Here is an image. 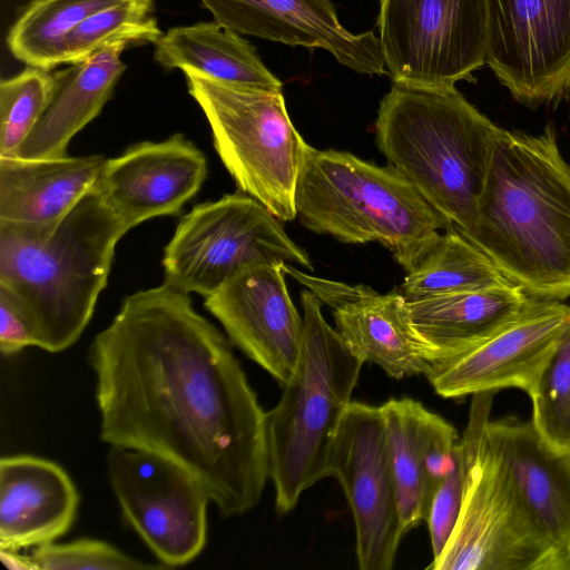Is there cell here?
I'll list each match as a JSON object with an SVG mask.
<instances>
[{"label":"cell","mask_w":570,"mask_h":570,"mask_svg":"<svg viewBox=\"0 0 570 570\" xmlns=\"http://www.w3.org/2000/svg\"><path fill=\"white\" fill-rule=\"evenodd\" d=\"M530 297L570 296V165L553 122L499 135L472 228L462 233Z\"/></svg>","instance_id":"cell-2"},{"label":"cell","mask_w":570,"mask_h":570,"mask_svg":"<svg viewBox=\"0 0 570 570\" xmlns=\"http://www.w3.org/2000/svg\"><path fill=\"white\" fill-rule=\"evenodd\" d=\"M204 154L185 136L145 141L106 160L96 187L129 230L145 220L176 215L202 187Z\"/></svg>","instance_id":"cell-17"},{"label":"cell","mask_w":570,"mask_h":570,"mask_svg":"<svg viewBox=\"0 0 570 570\" xmlns=\"http://www.w3.org/2000/svg\"><path fill=\"white\" fill-rule=\"evenodd\" d=\"M301 357L281 400L266 412L269 479L278 514L291 512L303 492L328 476L333 443L364 364L325 321L322 302L311 291L301 292Z\"/></svg>","instance_id":"cell-5"},{"label":"cell","mask_w":570,"mask_h":570,"mask_svg":"<svg viewBox=\"0 0 570 570\" xmlns=\"http://www.w3.org/2000/svg\"><path fill=\"white\" fill-rule=\"evenodd\" d=\"M485 63L524 107L557 105L570 87V0H489Z\"/></svg>","instance_id":"cell-13"},{"label":"cell","mask_w":570,"mask_h":570,"mask_svg":"<svg viewBox=\"0 0 570 570\" xmlns=\"http://www.w3.org/2000/svg\"><path fill=\"white\" fill-rule=\"evenodd\" d=\"M404 533L425 520L430 498L449 472L460 436L421 402L390 399L381 405Z\"/></svg>","instance_id":"cell-20"},{"label":"cell","mask_w":570,"mask_h":570,"mask_svg":"<svg viewBox=\"0 0 570 570\" xmlns=\"http://www.w3.org/2000/svg\"><path fill=\"white\" fill-rule=\"evenodd\" d=\"M377 24L395 83L454 88L487 65L489 0H380Z\"/></svg>","instance_id":"cell-10"},{"label":"cell","mask_w":570,"mask_h":570,"mask_svg":"<svg viewBox=\"0 0 570 570\" xmlns=\"http://www.w3.org/2000/svg\"><path fill=\"white\" fill-rule=\"evenodd\" d=\"M28 346H38L35 328L18 303L0 289V351L13 355Z\"/></svg>","instance_id":"cell-33"},{"label":"cell","mask_w":570,"mask_h":570,"mask_svg":"<svg viewBox=\"0 0 570 570\" xmlns=\"http://www.w3.org/2000/svg\"><path fill=\"white\" fill-rule=\"evenodd\" d=\"M511 284L478 246L449 226L406 272L400 291L407 302H415Z\"/></svg>","instance_id":"cell-26"},{"label":"cell","mask_w":570,"mask_h":570,"mask_svg":"<svg viewBox=\"0 0 570 570\" xmlns=\"http://www.w3.org/2000/svg\"><path fill=\"white\" fill-rule=\"evenodd\" d=\"M53 73L27 66L0 83V156H13L31 132L53 91Z\"/></svg>","instance_id":"cell-30"},{"label":"cell","mask_w":570,"mask_h":570,"mask_svg":"<svg viewBox=\"0 0 570 570\" xmlns=\"http://www.w3.org/2000/svg\"><path fill=\"white\" fill-rule=\"evenodd\" d=\"M466 475V455L462 439L453 463L432 493L425 515L433 560L442 553L453 531L461 509Z\"/></svg>","instance_id":"cell-32"},{"label":"cell","mask_w":570,"mask_h":570,"mask_svg":"<svg viewBox=\"0 0 570 570\" xmlns=\"http://www.w3.org/2000/svg\"><path fill=\"white\" fill-rule=\"evenodd\" d=\"M567 98L568 107H569V118H570V87L564 96Z\"/></svg>","instance_id":"cell-35"},{"label":"cell","mask_w":570,"mask_h":570,"mask_svg":"<svg viewBox=\"0 0 570 570\" xmlns=\"http://www.w3.org/2000/svg\"><path fill=\"white\" fill-rule=\"evenodd\" d=\"M484 435L503 461L533 522L562 570H570V454L551 451L531 421L488 420Z\"/></svg>","instance_id":"cell-19"},{"label":"cell","mask_w":570,"mask_h":570,"mask_svg":"<svg viewBox=\"0 0 570 570\" xmlns=\"http://www.w3.org/2000/svg\"><path fill=\"white\" fill-rule=\"evenodd\" d=\"M31 558L39 570H145L166 568L142 563L114 546L96 539L50 542L36 548Z\"/></svg>","instance_id":"cell-31"},{"label":"cell","mask_w":570,"mask_h":570,"mask_svg":"<svg viewBox=\"0 0 570 570\" xmlns=\"http://www.w3.org/2000/svg\"><path fill=\"white\" fill-rule=\"evenodd\" d=\"M502 130L455 87L395 82L375 121L376 145L387 165L461 233L473 226Z\"/></svg>","instance_id":"cell-4"},{"label":"cell","mask_w":570,"mask_h":570,"mask_svg":"<svg viewBox=\"0 0 570 570\" xmlns=\"http://www.w3.org/2000/svg\"><path fill=\"white\" fill-rule=\"evenodd\" d=\"M285 263L244 268L205 297L228 340L283 387L302 352L304 323L288 294Z\"/></svg>","instance_id":"cell-14"},{"label":"cell","mask_w":570,"mask_h":570,"mask_svg":"<svg viewBox=\"0 0 570 570\" xmlns=\"http://www.w3.org/2000/svg\"><path fill=\"white\" fill-rule=\"evenodd\" d=\"M0 559L8 569L39 570L31 556H22L17 550L0 548Z\"/></svg>","instance_id":"cell-34"},{"label":"cell","mask_w":570,"mask_h":570,"mask_svg":"<svg viewBox=\"0 0 570 570\" xmlns=\"http://www.w3.org/2000/svg\"><path fill=\"white\" fill-rule=\"evenodd\" d=\"M106 160L0 156V220L45 223L66 215L96 186Z\"/></svg>","instance_id":"cell-24"},{"label":"cell","mask_w":570,"mask_h":570,"mask_svg":"<svg viewBox=\"0 0 570 570\" xmlns=\"http://www.w3.org/2000/svg\"><path fill=\"white\" fill-rule=\"evenodd\" d=\"M122 0H32L12 24L7 45L27 66L51 70L61 65L68 35L89 16Z\"/></svg>","instance_id":"cell-27"},{"label":"cell","mask_w":570,"mask_h":570,"mask_svg":"<svg viewBox=\"0 0 570 570\" xmlns=\"http://www.w3.org/2000/svg\"><path fill=\"white\" fill-rule=\"evenodd\" d=\"M79 494L57 463L33 456L0 460V548L21 550L53 542L72 525Z\"/></svg>","instance_id":"cell-21"},{"label":"cell","mask_w":570,"mask_h":570,"mask_svg":"<svg viewBox=\"0 0 570 570\" xmlns=\"http://www.w3.org/2000/svg\"><path fill=\"white\" fill-rule=\"evenodd\" d=\"M528 395L541 441L554 453L570 454V325Z\"/></svg>","instance_id":"cell-29"},{"label":"cell","mask_w":570,"mask_h":570,"mask_svg":"<svg viewBox=\"0 0 570 570\" xmlns=\"http://www.w3.org/2000/svg\"><path fill=\"white\" fill-rule=\"evenodd\" d=\"M127 232L96 186L55 220H0V289L27 314L37 347L58 353L80 337Z\"/></svg>","instance_id":"cell-3"},{"label":"cell","mask_w":570,"mask_h":570,"mask_svg":"<svg viewBox=\"0 0 570 570\" xmlns=\"http://www.w3.org/2000/svg\"><path fill=\"white\" fill-rule=\"evenodd\" d=\"M267 263L314 269L277 217L236 193L198 204L180 219L164 250V283L206 297L244 268Z\"/></svg>","instance_id":"cell-9"},{"label":"cell","mask_w":570,"mask_h":570,"mask_svg":"<svg viewBox=\"0 0 570 570\" xmlns=\"http://www.w3.org/2000/svg\"><path fill=\"white\" fill-rule=\"evenodd\" d=\"M328 476L353 514L361 570H391L405 535L396 500L381 406L352 401L333 443Z\"/></svg>","instance_id":"cell-12"},{"label":"cell","mask_w":570,"mask_h":570,"mask_svg":"<svg viewBox=\"0 0 570 570\" xmlns=\"http://www.w3.org/2000/svg\"><path fill=\"white\" fill-rule=\"evenodd\" d=\"M296 218L346 244L376 242L407 272L449 222L389 165L309 147L296 186Z\"/></svg>","instance_id":"cell-6"},{"label":"cell","mask_w":570,"mask_h":570,"mask_svg":"<svg viewBox=\"0 0 570 570\" xmlns=\"http://www.w3.org/2000/svg\"><path fill=\"white\" fill-rule=\"evenodd\" d=\"M214 20L246 36L288 46L321 48L343 66L366 75L386 72L379 37L353 33L332 0H200Z\"/></svg>","instance_id":"cell-18"},{"label":"cell","mask_w":570,"mask_h":570,"mask_svg":"<svg viewBox=\"0 0 570 570\" xmlns=\"http://www.w3.org/2000/svg\"><path fill=\"white\" fill-rule=\"evenodd\" d=\"M154 1L122 0L86 18L66 38L61 65L87 59L116 42L156 43L164 32L150 14Z\"/></svg>","instance_id":"cell-28"},{"label":"cell","mask_w":570,"mask_h":570,"mask_svg":"<svg viewBox=\"0 0 570 570\" xmlns=\"http://www.w3.org/2000/svg\"><path fill=\"white\" fill-rule=\"evenodd\" d=\"M530 297L515 284L409 302L410 318L435 364L479 346L515 321Z\"/></svg>","instance_id":"cell-23"},{"label":"cell","mask_w":570,"mask_h":570,"mask_svg":"<svg viewBox=\"0 0 570 570\" xmlns=\"http://www.w3.org/2000/svg\"><path fill=\"white\" fill-rule=\"evenodd\" d=\"M88 358L105 443L173 461L224 517L257 505L269 479L266 412L188 293L164 283L127 296Z\"/></svg>","instance_id":"cell-1"},{"label":"cell","mask_w":570,"mask_h":570,"mask_svg":"<svg viewBox=\"0 0 570 570\" xmlns=\"http://www.w3.org/2000/svg\"><path fill=\"white\" fill-rule=\"evenodd\" d=\"M188 92L212 129L215 149L242 193L282 222L296 218L298 176L311 147L282 92L245 89L185 71Z\"/></svg>","instance_id":"cell-8"},{"label":"cell","mask_w":570,"mask_h":570,"mask_svg":"<svg viewBox=\"0 0 570 570\" xmlns=\"http://www.w3.org/2000/svg\"><path fill=\"white\" fill-rule=\"evenodd\" d=\"M569 325V305L532 298L511 324L469 352L434 365L426 377L446 399L508 387L529 394Z\"/></svg>","instance_id":"cell-15"},{"label":"cell","mask_w":570,"mask_h":570,"mask_svg":"<svg viewBox=\"0 0 570 570\" xmlns=\"http://www.w3.org/2000/svg\"><path fill=\"white\" fill-rule=\"evenodd\" d=\"M128 45L121 41L106 46L55 72L50 101L13 156H66L71 138L100 114L110 98L126 69L121 53Z\"/></svg>","instance_id":"cell-22"},{"label":"cell","mask_w":570,"mask_h":570,"mask_svg":"<svg viewBox=\"0 0 570 570\" xmlns=\"http://www.w3.org/2000/svg\"><path fill=\"white\" fill-rule=\"evenodd\" d=\"M107 474L124 519L164 566L181 567L202 553L210 499L190 473L158 454L116 445Z\"/></svg>","instance_id":"cell-11"},{"label":"cell","mask_w":570,"mask_h":570,"mask_svg":"<svg viewBox=\"0 0 570 570\" xmlns=\"http://www.w3.org/2000/svg\"><path fill=\"white\" fill-rule=\"evenodd\" d=\"M284 271L332 309L336 332L363 363L372 362L396 380L428 375L434 366L433 354L415 332L401 291L380 294L363 284L307 274L292 264H285Z\"/></svg>","instance_id":"cell-16"},{"label":"cell","mask_w":570,"mask_h":570,"mask_svg":"<svg viewBox=\"0 0 570 570\" xmlns=\"http://www.w3.org/2000/svg\"><path fill=\"white\" fill-rule=\"evenodd\" d=\"M155 60L245 89L282 92L281 80L240 33L214 21L168 29L155 43Z\"/></svg>","instance_id":"cell-25"},{"label":"cell","mask_w":570,"mask_h":570,"mask_svg":"<svg viewBox=\"0 0 570 570\" xmlns=\"http://www.w3.org/2000/svg\"><path fill=\"white\" fill-rule=\"evenodd\" d=\"M493 393L473 395L462 435L463 498L453 531L432 570H562L499 454L484 435Z\"/></svg>","instance_id":"cell-7"}]
</instances>
